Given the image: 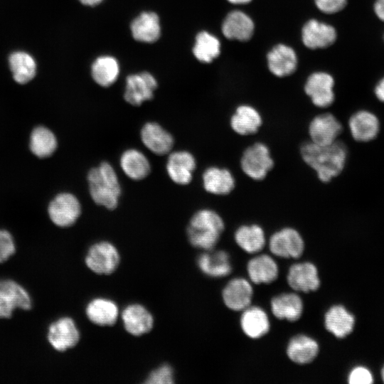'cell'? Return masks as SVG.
Here are the masks:
<instances>
[{
  "mask_svg": "<svg viewBox=\"0 0 384 384\" xmlns=\"http://www.w3.org/2000/svg\"><path fill=\"white\" fill-rule=\"evenodd\" d=\"M303 161L314 169L319 180L324 183L339 176L347 166V145L338 139L329 145H319L308 141L302 144Z\"/></svg>",
  "mask_w": 384,
  "mask_h": 384,
  "instance_id": "1",
  "label": "cell"
},
{
  "mask_svg": "<svg viewBox=\"0 0 384 384\" xmlns=\"http://www.w3.org/2000/svg\"><path fill=\"white\" fill-rule=\"evenodd\" d=\"M224 230L222 217L213 210L203 208L192 215L186 233L193 247L208 251L215 248Z\"/></svg>",
  "mask_w": 384,
  "mask_h": 384,
  "instance_id": "2",
  "label": "cell"
},
{
  "mask_svg": "<svg viewBox=\"0 0 384 384\" xmlns=\"http://www.w3.org/2000/svg\"><path fill=\"white\" fill-rule=\"evenodd\" d=\"M89 192L92 201L108 210L115 209L121 196L120 183L112 166L107 161L92 168L87 174Z\"/></svg>",
  "mask_w": 384,
  "mask_h": 384,
  "instance_id": "3",
  "label": "cell"
},
{
  "mask_svg": "<svg viewBox=\"0 0 384 384\" xmlns=\"http://www.w3.org/2000/svg\"><path fill=\"white\" fill-rule=\"evenodd\" d=\"M120 260V253L117 247L107 240L92 244L85 257L87 267L98 275H110L114 273L117 270Z\"/></svg>",
  "mask_w": 384,
  "mask_h": 384,
  "instance_id": "4",
  "label": "cell"
},
{
  "mask_svg": "<svg viewBox=\"0 0 384 384\" xmlns=\"http://www.w3.org/2000/svg\"><path fill=\"white\" fill-rule=\"evenodd\" d=\"M274 160L267 145L261 142L247 146L240 158V168L250 178L262 181L274 167Z\"/></svg>",
  "mask_w": 384,
  "mask_h": 384,
  "instance_id": "5",
  "label": "cell"
},
{
  "mask_svg": "<svg viewBox=\"0 0 384 384\" xmlns=\"http://www.w3.org/2000/svg\"><path fill=\"white\" fill-rule=\"evenodd\" d=\"M347 125L352 139L357 144H368L375 141L381 130L379 116L368 109L353 112L348 118Z\"/></svg>",
  "mask_w": 384,
  "mask_h": 384,
  "instance_id": "6",
  "label": "cell"
},
{
  "mask_svg": "<svg viewBox=\"0 0 384 384\" xmlns=\"http://www.w3.org/2000/svg\"><path fill=\"white\" fill-rule=\"evenodd\" d=\"M32 301L28 292L11 279L0 280V319H9L16 309L28 310Z\"/></svg>",
  "mask_w": 384,
  "mask_h": 384,
  "instance_id": "7",
  "label": "cell"
},
{
  "mask_svg": "<svg viewBox=\"0 0 384 384\" xmlns=\"http://www.w3.org/2000/svg\"><path fill=\"white\" fill-rule=\"evenodd\" d=\"M269 249L277 257L297 259L304 252V241L298 230L285 227L270 236Z\"/></svg>",
  "mask_w": 384,
  "mask_h": 384,
  "instance_id": "8",
  "label": "cell"
},
{
  "mask_svg": "<svg viewBox=\"0 0 384 384\" xmlns=\"http://www.w3.org/2000/svg\"><path fill=\"white\" fill-rule=\"evenodd\" d=\"M47 338L55 350L64 352L74 348L79 343L80 332L73 318L62 316L50 324Z\"/></svg>",
  "mask_w": 384,
  "mask_h": 384,
  "instance_id": "9",
  "label": "cell"
},
{
  "mask_svg": "<svg viewBox=\"0 0 384 384\" xmlns=\"http://www.w3.org/2000/svg\"><path fill=\"white\" fill-rule=\"evenodd\" d=\"M343 131L341 122L330 112L315 116L308 127L309 141L323 146L333 144L339 139Z\"/></svg>",
  "mask_w": 384,
  "mask_h": 384,
  "instance_id": "10",
  "label": "cell"
},
{
  "mask_svg": "<svg viewBox=\"0 0 384 384\" xmlns=\"http://www.w3.org/2000/svg\"><path fill=\"white\" fill-rule=\"evenodd\" d=\"M48 212L50 219L55 225L68 228L78 220L81 213V206L73 194L61 193L50 201Z\"/></svg>",
  "mask_w": 384,
  "mask_h": 384,
  "instance_id": "11",
  "label": "cell"
},
{
  "mask_svg": "<svg viewBox=\"0 0 384 384\" xmlns=\"http://www.w3.org/2000/svg\"><path fill=\"white\" fill-rule=\"evenodd\" d=\"M125 331L133 336H141L154 328V319L151 312L143 304L132 303L120 313Z\"/></svg>",
  "mask_w": 384,
  "mask_h": 384,
  "instance_id": "12",
  "label": "cell"
},
{
  "mask_svg": "<svg viewBox=\"0 0 384 384\" xmlns=\"http://www.w3.org/2000/svg\"><path fill=\"white\" fill-rule=\"evenodd\" d=\"M334 80L326 73L316 72L309 76L304 92L314 105L319 108L330 107L335 100Z\"/></svg>",
  "mask_w": 384,
  "mask_h": 384,
  "instance_id": "13",
  "label": "cell"
},
{
  "mask_svg": "<svg viewBox=\"0 0 384 384\" xmlns=\"http://www.w3.org/2000/svg\"><path fill=\"white\" fill-rule=\"evenodd\" d=\"M156 87V80L148 72L130 75L126 80L124 100L132 105L139 106L152 99Z\"/></svg>",
  "mask_w": 384,
  "mask_h": 384,
  "instance_id": "14",
  "label": "cell"
},
{
  "mask_svg": "<svg viewBox=\"0 0 384 384\" xmlns=\"http://www.w3.org/2000/svg\"><path fill=\"white\" fill-rule=\"evenodd\" d=\"M287 281L292 289L304 293L316 291L321 284L317 267L309 262L291 265Z\"/></svg>",
  "mask_w": 384,
  "mask_h": 384,
  "instance_id": "15",
  "label": "cell"
},
{
  "mask_svg": "<svg viewBox=\"0 0 384 384\" xmlns=\"http://www.w3.org/2000/svg\"><path fill=\"white\" fill-rule=\"evenodd\" d=\"M355 324V315L341 304L332 305L324 314L325 329L338 339L349 336Z\"/></svg>",
  "mask_w": 384,
  "mask_h": 384,
  "instance_id": "16",
  "label": "cell"
},
{
  "mask_svg": "<svg viewBox=\"0 0 384 384\" xmlns=\"http://www.w3.org/2000/svg\"><path fill=\"white\" fill-rule=\"evenodd\" d=\"M85 311L91 323L102 327L114 325L120 315L117 304L113 299L104 297L90 299Z\"/></svg>",
  "mask_w": 384,
  "mask_h": 384,
  "instance_id": "17",
  "label": "cell"
},
{
  "mask_svg": "<svg viewBox=\"0 0 384 384\" xmlns=\"http://www.w3.org/2000/svg\"><path fill=\"white\" fill-rule=\"evenodd\" d=\"M196 167L195 157L187 151L170 153L166 165L168 176L178 185H188L191 183Z\"/></svg>",
  "mask_w": 384,
  "mask_h": 384,
  "instance_id": "18",
  "label": "cell"
},
{
  "mask_svg": "<svg viewBox=\"0 0 384 384\" xmlns=\"http://www.w3.org/2000/svg\"><path fill=\"white\" fill-rule=\"evenodd\" d=\"M252 295V287L244 278L231 279L222 291L223 303L228 309L235 311H243L249 307Z\"/></svg>",
  "mask_w": 384,
  "mask_h": 384,
  "instance_id": "19",
  "label": "cell"
},
{
  "mask_svg": "<svg viewBox=\"0 0 384 384\" xmlns=\"http://www.w3.org/2000/svg\"><path fill=\"white\" fill-rule=\"evenodd\" d=\"M140 137L146 149L156 155L169 154L174 146L172 135L156 122H146L141 129Z\"/></svg>",
  "mask_w": 384,
  "mask_h": 384,
  "instance_id": "20",
  "label": "cell"
},
{
  "mask_svg": "<svg viewBox=\"0 0 384 384\" xmlns=\"http://www.w3.org/2000/svg\"><path fill=\"white\" fill-rule=\"evenodd\" d=\"M303 43L310 49L330 46L336 39V31L331 25L311 19L302 28Z\"/></svg>",
  "mask_w": 384,
  "mask_h": 384,
  "instance_id": "21",
  "label": "cell"
},
{
  "mask_svg": "<svg viewBox=\"0 0 384 384\" xmlns=\"http://www.w3.org/2000/svg\"><path fill=\"white\" fill-rule=\"evenodd\" d=\"M205 191L216 196H226L235 188V179L232 172L226 168L213 166L207 168L202 174Z\"/></svg>",
  "mask_w": 384,
  "mask_h": 384,
  "instance_id": "22",
  "label": "cell"
},
{
  "mask_svg": "<svg viewBox=\"0 0 384 384\" xmlns=\"http://www.w3.org/2000/svg\"><path fill=\"white\" fill-rule=\"evenodd\" d=\"M196 264L201 272L210 277H225L232 272L229 254L224 250L204 251L197 257Z\"/></svg>",
  "mask_w": 384,
  "mask_h": 384,
  "instance_id": "23",
  "label": "cell"
},
{
  "mask_svg": "<svg viewBox=\"0 0 384 384\" xmlns=\"http://www.w3.org/2000/svg\"><path fill=\"white\" fill-rule=\"evenodd\" d=\"M262 124V117L254 107L241 105L230 118V126L236 134L247 136L256 134Z\"/></svg>",
  "mask_w": 384,
  "mask_h": 384,
  "instance_id": "24",
  "label": "cell"
},
{
  "mask_svg": "<svg viewBox=\"0 0 384 384\" xmlns=\"http://www.w3.org/2000/svg\"><path fill=\"white\" fill-rule=\"evenodd\" d=\"M267 64L270 72L277 77L292 74L297 65L295 51L284 44L275 46L267 54Z\"/></svg>",
  "mask_w": 384,
  "mask_h": 384,
  "instance_id": "25",
  "label": "cell"
},
{
  "mask_svg": "<svg viewBox=\"0 0 384 384\" xmlns=\"http://www.w3.org/2000/svg\"><path fill=\"white\" fill-rule=\"evenodd\" d=\"M254 29L252 20L240 11L230 12L222 24L223 35L230 40L247 41L252 36Z\"/></svg>",
  "mask_w": 384,
  "mask_h": 384,
  "instance_id": "26",
  "label": "cell"
},
{
  "mask_svg": "<svg viewBox=\"0 0 384 384\" xmlns=\"http://www.w3.org/2000/svg\"><path fill=\"white\" fill-rule=\"evenodd\" d=\"M286 352L292 362L304 365L311 363L317 357L319 346L314 338L299 334L289 340Z\"/></svg>",
  "mask_w": 384,
  "mask_h": 384,
  "instance_id": "27",
  "label": "cell"
},
{
  "mask_svg": "<svg viewBox=\"0 0 384 384\" xmlns=\"http://www.w3.org/2000/svg\"><path fill=\"white\" fill-rule=\"evenodd\" d=\"M272 313L278 319L294 322L300 319L303 312V302L294 292L282 293L274 297L270 302Z\"/></svg>",
  "mask_w": 384,
  "mask_h": 384,
  "instance_id": "28",
  "label": "cell"
},
{
  "mask_svg": "<svg viewBox=\"0 0 384 384\" xmlns=\"http://www.w3.org/2000/svg\"><path fill=\"white\" fill-rule=\"evenodd\" d=\"M240 324L243 333L252 339L264 336L270 329L267 313L262 308L256 306H250L242 311Z\"/></svg>",
  "mask_w": 384,
  "mask_h": 384,
  "instance_id": "29",
  "label": "cell"
},
{
  "mask_svg": "<svg viewBox=\"0 0 384 384\" xmlns=\"http://www.w3.org/2000/svg\"><path fill=\"white\" fill-rule=\"evenodd\" d=\"M247 271L250 279L255 284L272 283L279 275L277 264L266 254L250 259L247 265Z\"/></svg>",
  "mask_w": 384,
  "mask_h": 384,
  "instance_id": "30",
  "label": "cell"
},
{
  "mask_svg": "<svg viewBox=\"0 0 384 384\" xmlns=\"http://www.w3.org/2000/svg\"><path fill=\"white\" fill-rule=\"evenodd\" d=\"M133 38L141 42L153 43L161 33L159 18L151 11H144L136 17L131 23Z\"/></svg>",
  "mask_w": 384,
  "mask_h": 384,
  "instance_id": "31",
  "label": "cell"
},
{
  "mask_svg": "<svg viewBox=\"0 0 384 384\" xmlns=\"http://www.w3.org/2000/svg\"><path fill=\"white\" fill-rule=\"evenodd\" d=\"M119 164L124 174L134 181L145 178L151 171L149 159L144 153L137 149L125 150L120 156Z\"/></svg>",
  "mask_w": 384,
  "mask_h": 384,
  "instance_id": "32",
  "label": "cell"
},
{
  "mask_svg": "<svg viewBox=\"0 0 384 384\" xmlns=\"http://www.w3.org/2000/svg\"><path fill=\"white\" fill-rule=\"evenodd\" d=\"M8 62L13 78L17 83H28L36 76L37 64L30 53L23 50L14 51L9 55Z\"/></svg>",
  "mask_w": 384,
  "mask_h": 384,
  "instance_id": "33",
  "label": "cell"
},
{
  "mask_svg": "<svg viewBox=\"0 0 384 384\" xmlns=\"http://www.w3.org/2000/svg\"><path fill=\"white\" fill-rule=\"evenodd\" d=\"M234 238L237 245L250 254L260 252L266 244L264 230L257 224L239 226L234 233Z\"/></svg>",
  "mask_w": 384,
  "mask_h": 384,
  "instance_id": "34",
  "label": "cell"
},
{
  "mask_svg": "<svg viewBox=\"0 0 384 384\" xmlns=\"http://www.w3.org/2000/svg\"><path fill=\"white\" fill-rule=\"evenodd\" d=\"M119 74V63L112 56H100L92 65V77L94 81L102 87H109L114 83Z\"/></svg>",
  "mask_w": 384,
  "mask_h": 384,
  "instance_id": "35",
  "label": "cell"
},
{
  "mask_svg": "<svg viewBox=\"0 0 384 384\" xmlns=\"http://www.w3.org/2000/svg\"><path fill=\"white\" fill-rule=\"evenodd\" d=\"M58 142L54 134L47 127H36L30 137V149L39 158L51 156L55 151Z\"/></svg>",
  "mask_w": 384,
  "mask_h": 384,
  "instance_id": "36",
  "label": "cell"
},
{
  "mask_svg": "<svg viewBox=\"0 0 384 384\" xmlns=\"http://www.w3.org/2000/svg\"><path fill=\"white\" fill-rule=\"evenodd\" d=\"M193 53L199 61L209 63L220 55V41L211 33L201 31L196 37Z\"/></svg>",
  "mask_w": 384,
  "mask_h": 384,
  "instance_id": "37",
  "label": "cell"
},
{
  "mask_svg": "<svg viewBox=\"0 0 384 384\" xmlns=\"http://www.w3.org/2000/svg\"><path fill=\"white\" fill-rule=\"evenodd\" d=\"M146 384H173L175 383L174 368L167 363H164L152 370L146 377Z\"/></svg>",
  "mask_w": 384,
  "mask_h": 384,
  "instance_id": "38",
  "label": "cell"
},
{
  "mask_svg": "<svg viewBox=\"0 0 384 384\" xmlns=\"http://www.w3.org/2000/svg\"><path fill=\"white\" fill-rule=\"evenodd\" d=\"M348 384H374L375 375L371 369L363 364H356L347 373Z\"/></svg>",
  "mask_w": 384,
  "mask_h": 384,
  "instance_id": "39",
  "label": "cell"
},
{
  "mask_svg": "<svg viewBox=\"0 0 384 384\" xmlns=\"http://www.w3.org/2000/svg\"><path fill=\"white\" fill-rule=\"evenodd\" d=\"M16 252V245L11 234L0 230V263L9 259Z\"/></svg>",
  "mask_w": 384,
  "mask_h": 384,
  "instance_id": "40",
  "label": "cell"
},
{
  "mask_svg": "<svg viewBox=\"0 0 384 384\" xmlns=\"http://www.w3.org/2000/svg\"><path fill=\"white\" fill-rule=\"evenodd\" d=\"M317 8L328 14L341 11L346 5L347 0H314Z\"/></svg>",
  "mask_w": 384,
  "mask_h": 384,
  "instance_id": "41",
  "label": "cell"
},
{
  "mask_svg": "<svg viewBox=\"0 0 384 384\" xmlns=\"http://www.w3.org/2000/svg\"><path fill=\"white\" fill-rule=\"evenodd\" d=\"M374 94L376 99L384 104V78H383L375 85Z\"/></svg>",
  "mask_w": 384,
  "mask_h": 384,
  "instance_id": "42",
  "label": "cell"
},
{
  "mask_svg": "<svg viewBox=\"0 0 384 384\" xmlns=\"http://www.w3.org/2000/svg\"><path fill=\"white\" fill-rule=\"evenodd\" d=\"M374 11L379 19L384 21V0L375 1Z\"/></svg>",
  "mask_w": 384,
  "mask_h": 384,
  "instance_id": "43",
  "label": "cell"
},
{
  "mask_svg": "<svg viewBox=\"0 0 384 384\" xmlns=\"http://www.w3.org/2000/svg\"><path fill=\"white\" fill-rule=\"evenodd\" d=\"M81 4L85 6H94L102 1V0H78Z\"/></svg>",
  "mask_w": 384,
  "mask_h": 384,
  "instance_id": "44",
  "label": "cell"
},
{
  "mask_svg": "<svg viewBox=\"0 0 384 384\" xmlns=\"http://www.w3.org/2000/svg\"><path fill=\"white\" fill-rule=\"evenodd\" d=\"M230 3L233 4H245L250 2L252 0H228Z\"/></svg>",
  "mask_w": 384,
  "mask_h": 384,
  "instance_id": "45",
  "label": "cell"
},
{
  "mask_svg": "<svg viewBox=\"0 0 384 384\" xmlns=\"http://www.w3.org/2000/svg\"><path fill=\"white\" fill-rule=\"evenodd\" d=\"M380 383L384 384V363H383L380 369Z\"/></svg>",
  "mask_w": 384,
  "mask_h": 384,
  "instance_id": "46",
  "label": "cell"
}]
</instances>
